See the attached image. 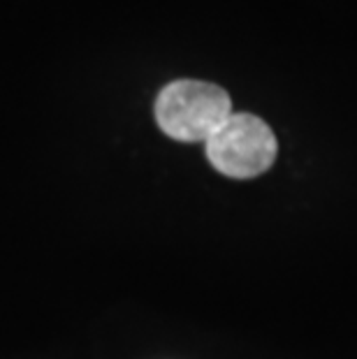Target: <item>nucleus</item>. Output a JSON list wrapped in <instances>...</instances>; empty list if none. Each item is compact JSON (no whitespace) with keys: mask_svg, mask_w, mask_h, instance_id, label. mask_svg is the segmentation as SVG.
<instances>
[{"mask_svg":"<svg viewBox=\"0 0 357 359\" xmlns=\"http://www.w3.org/2000/svg\"><path fill=\"white\" fill-rule=\"evenodd\" d=\"M232 114L225 88L211 81L177 79L158 93L156 121L177 142H207Z\"/></svg>","mask_w":357,"mask_h":359,"instance_id":"f257e3e1","label":"nucleus"},{"mask_svg":"<svg viewBox=\"0 0 357 359\" xmlns=\"http://www.w3.org/2000/svg\"><path fill=\"white\" fill-rule=\"evenodd\" d=\"M211 167L230 179H255L274 165L278 154L276 135L260 116L230 114L227 121L204 142Z\"/></svg>","mask_w":357,"mask_h":359,"instance_id":"f03ea898","label":"nucleus"}]
</instances>
